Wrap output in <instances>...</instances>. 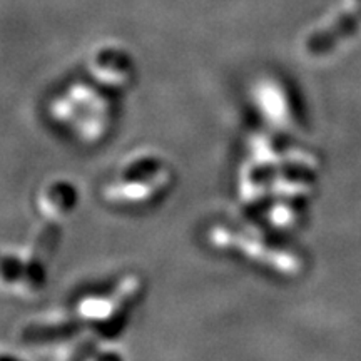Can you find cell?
<instances>
[{"label":"cell","mask_w":361,"mask_h":361,"mask_svg":"<svg viewBox=\"0 0 361 361\" xmlns=\"http://www.w3.org/2000/svg\"><path fill=\"white\" fill-rule=\"evenodd\" d=\"M361 29V0H353V6L348 11H345L333 20L331 24L319 29L306 37L305 49L310 56L319 57L326 56L336 49L346 39H351L358 34Z\"/></svg>","instance_id":"6da1fadb"},{"label":"cell","mask_w":361,"mask_h":361,"mask_svg":"<svg viewBox=\"0 0 361 361\" xmlns=\"http://www.w3.org/2000/svg\"><path fill=\"white\" fill-rule=\"evenodd\" d=\"M39 211L54 221L67 219L78 206V189L71 180L51 179L39 191Z\"/></svg>","instance_id":"7a4b0ae2"}]
</instances>
